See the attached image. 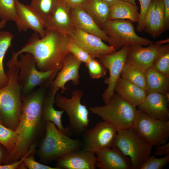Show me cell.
Listing matches in <instances>:
<instances>
[{
  "instance_id": "obj_1",
  "label": "cell",
  "mask_w": 169,
  "mask_h": 169,
  "mask_svg": "<svg viewBox=\"0 0 169 169\" xmlns=\"http://www.w3.org/2000/svg\"><path fill=\"white\" fill-rule=\"evenodd\" d=\"M53 80L51 79L30 93L22 95V111L15 130L18 137L13 151L4 163H11L19 160L26 154L36 141L43 130L46 122L42 116L44 100Z\"/></svg>"
},
{
  "instance_id": "obj_2",
  "label": "cell",
  "mask_w": 169,
  "mask_h": 169,
  "mask_svg": "<svg viewBox=\"0 0 169 169\" xmlns=\"http://www.w3.org/2000/svg\"><path fill=\"white\" fill-rule=\"evenodd\" d=\"M46 34L39 38L34 32L28 42L17 52L29 53L33 56L37 69L41 71L57 70L62 68L63 62L70 53L68 48V35L57 30L45 28Z\"/></svg>"
},
{
  "instance_id": "obj_3",
  "label": "cell",
  "mask_w": 169,
  "mask_h": 169,
  "mask_svg": "<svg viewBox=\"0 0 169 169\" xmlns=\"http://www.w3.org/2000/svg\"><path fill=\"white\" fill-rule=\"evenodd\" d=\"M18 56L14 54L7 63L8 78L7 84L0 88V122L15 130L22 111L21 89L18 81L19 72L15 62Z\"/></svg>"
},
{
  "instance_id": "obj_4",
  "label": "cell",
  "mask_w": 169,
  "mask_h": 169,
  "mask_svg": "<svg viewBox=\"0 0 169 169\" xmlns=\"http://www.w3.org/2000/svg\"><path fill=\"white\" fill-rule=\"evenodd\" d=\"M45 133L37 151L38 157L43 162L56 160L69 152L79 149L82 146V142L63 133L52 122H46Z\"/></svg>"
},
{
  "instance_id": "obj_5",
  "label": "cell",
  "mask_w": 169,
  "mask_h": 169,
  "mask_svg": "<svg viewBox=\"0 0 169 169\" xmlns=\"http://www.w3.org/2000/svg\"><path fill=\"white\" fill-rule=\"evenodd\" d=\"M136 107L114 93L105 105L91 107L90 110L111 124L117 132L132 127L137 110Z\"/></svg>"
},
{
  "instance_id": "obj_6",
  "label": "cell",
  "mask_w": 169,
  "mask_h": 169,
  "mask_svg": "<svg viewBox=\"0 0 169 169\" xmlns=\"http://www.w3.org/2000/svg\"><path fill=\"white\" fill-rule=\"evenodd\" d=\"M112 147L118 148L129 157L131 169H140L151 155L153 146L145 142L132 127L117 132Z\"/></svg>"
},
{
  "instance_id": "obj_7",
  "label": "cell",
  "mask_w": 169,
  "mask_h": 169,
  "mask_svg": "<svg viewBox=\"0 0 169 169\" xmlns=\"http://www.w3.org/2000/svg\"><path fill=\"white\" fill-rule=\"evenodd\" d=\"M83 94L81 90L76 89L72 91L69 98L58 93L54 98V104L68 116V127L72 133L79 135L86 130L90 121L88 110L81 102Z\"/></svg>"
},
{
  "instance_id": "obj_8",
  "label": "cell",
  "mask_w": 169,
  "mask_h": 169,
  "mask_svg": "<svg viewBox=\"0 0 169 169\" xmlns=\"http://www.w3.org/2000/svg\"><path fill=\"white\" fill-rule=\"evenodd\" d=\"M19 56V59H16L15 64L19 70L18 81L21 88L22 95L28 94L37 87L54 79L59 71L38 70L34 58L30 53H22Z\"/></svg>"
},
{
  "instance_id": "obj_9",
  "label": "cell",
  "mask_w": 169,
  "mask_h": 169,
  "mask_svg": "<svg viewBox=\"0 0 169 169\" xmlns=\"http://www.w3.org/2000/svg\"><path fill=\"white\" fill-rule=\"evenodd\" d=\"M101 29L110 38L109 45L118 50L125 46L141 45L147 46L154 43L138 35L134 26L130 21L123 19L108 20Z\"/></svg>"
},
{
  "instance_id": "obj_10",
  "label": "cell",
  "mask_w": 169,
  "mask_h": 169,
  "mask_svg": "<svg viewBox=\"0 0 169 169\" xmlns=\"http://www.w3.org/2000/svg\"><path fill=\"white\" fill-rule=\"evenodd\" d=\"M132 127L142 139L153 146L166 143L169 137V120L154 119L138 109Z\"/></svg>"
},
{
  "instance_id": "obj_11",
  "label": "cell",
  "mask_w": 169,
  "mask_h": 169,
  "mask_svg": "<svg viewBox=\"0 0 169 169\" xmlns=\"http://www.w3.org/2000/svg\"><path fill=\"white\" fill-rule=\"evenodd\" d=\"M129 48V46H124L112 53L103 55L99 59L109 72V76L104 81L108 86L102 95L105 104L108 102L115 93V87L120 77Z\"/></svg>"
},
{
  "instance_id": "obj_12",
  "label": "cell",
  "mask_w": 169,
  "mask_h": 169,
  "mask_svg": "<svg viewBox=\"0 0 169 169\" xmlns=\"http://www.w3.org/2000/svg\"><path fill=\"white\" fill-rule=\"evenodd\" d=\"M117 133L111 124L104 120L100 121L83 133V149L95 153L100 150L111 147Z\"/></svg>"
},
{
  "instance_id": "obj_13",
  "label": "cell",
  "mask_w": 169,
  "mask_h": 169,
  "mask_svg": "<svg viewBox=\"0 0 169 169\" xmlns=\"http://www.w3.org/2000/svg\"><path fill=\"white\" fill-rule=\"evenodd\" d=\"M82 63L70 53L65 59L62 68L52 82L48 90L56 95L59 90L64 93L67 89L65 85L71 81L74 85L80 82L79 70Z\"/></svg>"
},
{
  "instance_id": "obj_14",
  "label": "cell",
  "mask_w": 169,
  "mask_h": 169,
  "mask_svg": "<svg viewBox=\"0 0 169 169\" xmlns=\"http://www.w3.org/2000/svg\"><path fill=\"white\" fill-rule=\"evenodd\" d=\"M68 36L92 57L99 59L116 50L98 37L74 27Z\"/></svg>"
},
{
  "instance_id": "obj_15",
  "label": "cell",
  "mask_w": 169,
  "mask_h": 169,
  "mask_svg": "<svg viewBox=\"0 0 169 169\" xmlns=\"http://www.w3.org/2000/svg\"><path fill=\"white\" fill-rule=\"evenodd\" d=\"M169 39L161 40L144 47L141 45L129 46L126 62L135 65L146 71L151 67L160 47L168 43Z\"/></svg>"
},
{
  "instance_id": "obj_16",
  "label": "cell",
  "mask_w": 169,
  "mask_h": 169,
  "mask_svg": "<svg viewBox=\"0 0 169 169\" xmlns=\"http://www.w3.org/2000/svg\"><path fill=\"white\" fill-rule=\"evenodd\" d=\"M17 16L14 22L18 32L32 29L38 33L41 38L46 34L44 23L30 5L16 0Z\"/></svg>"
},
{
  "instance_id": "obj_17",
  "label": "cell",
  "mask_w": 169,
  "mask_h": 169,
  "mask_svg": "<svg viewBox=\"0 0 169 169\" xmlns=\"http://www.w3.org/2000/svg\"><path fill=\"white\" fill-rule=\"evenodd\" d=\"M169 95L151 93L146 94L138 110L149 116L163 121L169 119Z\"/></svg>"
},
{
  "instance_id": "obj_18",
  "label": "cell",
  "mask_w": 169,
  "mask_h": 169,
  "mask_svg": "<svg viewBox=\"0 0 169 169\" xmlns=\"http://www.w3.org/2000/svg\"><path fill=\"white\" fill-rule=\"evenodd\" d=\"M59 169H95L97 158L95 153L79 149L69 152L56 160Z\"/></svg>"
},
{
  "instance_id": "obj_19",
  "label": "cell",
  "mask_w": 169,
  "mask_h": 169,
  "mask_svg": "<svg viewBox=\"0 0 169 169\" xmlns=\"http://www.w3.org/2000/svg\"><path fill=\"white\" fill-rule=\"evenodd\" d=\"M95 154L97 158L96 166L100 169H131L130 158L116 147L104 148Z\"/></svg>"
},
{
  "instance_id": "obj_20",
  "label": "cell",
  "mask_w": 169,
  "mask_h": 169,
  "mask_svg": "<svg viewBox=\"0 0 169 169\" xmlns=\"http://www.w3.org/2000/svg\"><path fill=\"white\" fill-rule=\"evenodd\" d=\"M70 15L74 27L94 35L103 41H110L109 36L98 25L91 16L82 7L70 8Z\"/></svg>"
},
{
  "instance_id": "obj_21",
  "label": "cell",
  "mask_w": 169,
  "mask_h": 169,
  "mask_svg": "<svg viewBox=\"0 0 169 169\" xmlns=\"http://www.w3.org/2000/svg\"><path fill=\"white\" fill-rule=\"evenodd\" d=\"M70 8L64 0H58L55 8L45 23L46 28L57 30L69 35L74 28L70 15Z\"/></svg>"
},
{
  "instance_id": "obj_22",
  "label": "cell",
  "mask_w": 169,
  "mask_h": 169,
  "mask_svg": "<svg viewBox=\"0 0 169 169\" xmlns=\"http://www.w3.org/2000/svg\"><path fill=\"white\" fill-rule=\"evenodd\" d=\"M56 95L52 94L48 90L44 97L42 108V116L44 121L54 123L58 130L64 134L70 136L72 132L68 126L64 127L61 118L64 113L63 110H55L54 106Z\"/></svg>"
},
{
  "instance_id": "obj_23",
  "label": "cell",
  "mask_w": 169,
  "mask_h": 169,
  "mask_svg": "<svg viewBox=\"0 0 169 169\" xmlns=\"http://www.w3.org/2000/svg\"><path fill=\"white\" fill-rule=\"evenodd\" d=\"M114 91L127 102L136 106L143 102L146 95L144 90L121 77L116 83Z\"/></svg>"
},
{
  "instance_id": "obj_24",
  "label": "cell",
  "mask_w": 169,
  "mask_h": 169,
  "mask_svg": "<svg viewBox=\"0 0 169 169\" xmlns=\"http://www.w3.org/2000/svg\"><path fill=\"white\" fill-rule=\"evenodd\" d=\"M146 94L156 93L169 95V76L156 71L152 67L145 71Z\"/></svg>"
},
{
  "instance_id": "obj_25",
  "label": "cell",
  "mask_w": 169,
  "mask_h": 169,
  "mask_svg": "<svg viewBox=\"0 0 169 169\" xmlns=\"http://www.w3.org/2000/svg\"><path fill=\"white\" fill-rule=\"evenodd\" d=\"M138 9L137 5L120 0L110 7L109 20L126 19L137 23L139 17Z\"/></svg>"
},
{
  "instance_id": "obj_26",
  "label": "cell",
  "mask_w": 169,
  "mask_h": 169,
  "mask_svg": "<svg viewBox=\"0 0 169 169\" xmlns=\"http://www.w3.org/2000/svg\"><path fill=\"white\" fill-rule=\"evenodd\" d=\"M82 7L101 28L109 20L110 6L102 0H86Z\"/></svg>"
},
{
  "instance_id": "obj_27",
  "label": "cell",
  "mask_w": 169,
  "mask_h": 169,
  "mask_svg": "<svg viewBox=\"0 0 169 169\" xmlns=\"http://www.w3.org/2000/svg\"><path fill=\"white\" fill-rule=\"evenodd\" d=\"M120 77L145 90V71L140 68L125 62L123 66Z\"/></svg>"
},
{
  "instance_id": "obj_28",
  "label": "cell",
  "mask_w": 169,
  "mask_h": 169,
  "mask_svg": "<svg viewBox=\"0 0 169 169\" xmlns=\"http://www.w3.org/2000/svg\"><path fill=\"white\" fill-rule=\"evenodd\" d=\"M13 35L9 32L0 31V88L5 86L8 81V77L3 67V60L5 54L11 46Z\"/></svg>"
},
{
  "instance_id": "obj_29",
  "label": "cell",
  "mask_w": 169,
  "mask_h": 169,
  "mask_svg": "<svg viewBox=\"0 0 169 169\" xmlns=\"http://www.w3.org/2000/svg\"><path fill=\"white\" fill-rule=\"evenodd\" d=\"M57 1L58 0H31L29 5L45 24L55 8Z\"/></svg>"
},
{
  "instance_id": "obj_30",
  "label": "cell",
  "mask_w": 169,
  "mask_h": 169,
  "mask_svg": "<svg viewBox=\"0 0 169 169\" xmlns=\"http://www.w3.org/2000/svg\"><path fill=\"white\" fill-rule=\"evenodd\" d=\"M158 72L169 76V44L159 48L152 66Z\"/></svg>"
},
{
  "instance_id": "obj_31",
  "label": "cell",
  "mask_w": 169,
  "mask_h": 169,
  "mask_svg": "<svg viewBox=\"0 0 169 169\" xmlns=\"http://www.w3.org/2000/svg\"><path fill=\"white\" fill-rule=\"evenodd\" d=\"M18 137L16 130L9 128L0 122V144L5 147L9 154L14 149Z\"/></svg>"
},
{
  "instance_id": "obj_32",
  "label": "cell",
  "mask_w": 169,
  "mask_h": 169,
  "mask_svg": "<svg viewBox=\"0 0 169 169\" xmlns=\"http://www.w3.org/2000/svg\"><path fill=\"white\" fill-rule=\"evenodd\" d=\"M17 13L16 0H0L1 20L14 22Z\"/></svg>"
},
{
  "instance_id": "obj_33",
  "label": "cell",
  "mask_w": 169,
  "mask_h": 169,
  "mask_svg": "<svg viewBox=\"0 0 169 169\" xmlns=\"http://www.w3.org/2000/svg\"><path fill=\"white\" fill-rule=\"evenodd\" d=\"M156 9L154 38L158 37L165 30L164 28V12L163 0H155Z\"/></svg>"
},
{
  "instance_id": "obj_34",
  "label": "cell",
  "mask_w": 169,
  "mask_h": 169,
  "mask_svg": "<svg viewBox=\"0 0 169 169\" xmlns=\"http://www.w3.org/2000/svg\"><path fill=\"white\" fill-rule=\"evenodd\" d=\"M89 75L93 79H97L105 76L106 69L100 61L95 58H92L85 63Z\"/></svg>"
},
{
  "instance_id": "obj_35",
  "label": "cell",
  "mask_w": 169,
  "mask_h": 169,
  "mask_svg": "<svg viewBox=\"0 0 169 169\" xmlns=\"http://www.w3.org/2000/svg\"><path fill=\"white\" fill-rule=\"evenodd\" d=\"M68 48L70 53L81 63L87 62L92 58L75 41L68 36Z\"/></svg>"
},
{
  "instance_id": "obj_36",
  "label": "cell",
  "mask_w": 169,
  "mask_h": 169,
  "mask_svg": "<svg viewBox=\"0 0 169 169\" xmlns=\"http://www.w3.org/2000/svg\"><path fill=\"white\" fill-rule=\"evenodd\" d=\"M169 162V154L160 158L151 156L141 165L140 169H161Z\"/></svg>"
},
{
  "instance_id": "obj_37",
  "label": "cell",
  "mask_w": 169,
  "mask_h": 169,
  "mask_svg": "<svg viewBox=\"0 0 169 169\" xmlns=\"http://www.w3.org/2000/svg\"><path fill=\"white\" fill-rule=\"evenodd\" d=\"M36 146H34L31 147L24 158L23 162L27 168L29 169H59L56 167H51L36 161L33 155L35 151Z\"/></svg>"
},
{
  "instance_id": "obj_38",
  "label": "cell",
  "mask_w": 169,
  "mask_h": 169,
  "mask_svg": "<svg viewBox=\"0 0 169 169\" xmlns=\"http://www.w3.org/2000/svg\"><path fill=\"white\" fill-rule=\"evenodd\" d=\"M156 9L155 0H152L146 12L144 30L154 37Z\"/></svg>"
},
{
  "instance_id": "obj_39",
  "label": "cell",
  "mask_w": 169,
  "mask_h": 169,
  "mask_svg": "<svg viewBox=\"0 0 169 169\" xmlns=\"http://www.w3.org/2000/svg\"><path fill=\"white\" fill-rule=\"evenodd\" d=\"M152 0H139L140 6L139 17L136 27V31L141 32L145 27V16L146 11Z\"/></svg>"
},
{
  "instance_id": "obj_40",
  "label": "cell",
  "mask_w": 169,
  "mask_h": 169,
  "mask_svg": "<svg viewBox=\"0 0 169 169\" xmlns=\"http://www.w3.org/2000/svg\"><path fill=\"white\" fill-rule=\"evenodd\" d=\"M27 153L18 161L11 163L6 164L3 165H0V169H25L27 168L23 162L24 158Z\"/></svg>"
},
{
  "instance_id": "obj_41",
  "label": "cell",
  "mask_w": 169,
  "mask_h": 169,
  "mask_svg": "<svg viewBox=\"0 0 169 169\" xmlns=\"http://www.w3.org/2000/svg\"><path fill=\"white\" fill-rule=\"evenodd\" d=\"M154 153L155 155L159 156L169 154V142L157 146Z\"/></svg>"
},
{
  "instance_id": "obj_42",
  "label": "cell",
  "mask_w": 169,
  "mask_h": 169,
  "mask_svg": "<svg viewBox=\"0 0 169 169\" xmlns=\"http://www.w3.org/2000/svg\"><path fill=\"white\" fill-rule=\"evenodd\" d=\"M164 12V26L165 30L169 28V0H163Z\"/></svg>"
},
{
  "instance_id": "obj_43",
  "label": "cell",
  "mask_w": 169,
  "mask_h": 169,
  "mask_svg": "<svg viewBox=\"0 0 169 169\" xmlns=\"http://www.w3.org/2000/svg\"><path fill=\"white\" fill-rule=\"evenodd\" d=\"M71 7H82L86 0H64Z\"/></svg>"
},
{
  "instance_id": "obj_44",
  "label": "cell",
  "mask_w": 169,
  "mask_h": 169,
  "mask_svg": "<svg viewBox=\"0 0 169 169\" xmlns=\"http://www.w3.org/2000/svg\"><path fill=\"white\" fill-rule=\"evenodd\" d=\"M9 153L3 145L0 144V165L4 162Z\"/></svg>"
},
{
  "instance_id": "obj_45",
  "label": "cell",
  "mask_w": 169,
  "mask_h": 169,
  "mask_svg": "<svg viewBox=\"0 0 169 169\" xmlns=\"http://www.w3.org/2000/svg\"><path fill=\"white\" fill-rule=\"evenodd\" d=\"M110 7L115 4L120 0H102Z\"/></svg>"
},
{
  "instance_id": "obj_46",
  "label": "cell",
  "mask_w": 169,
  "mask_h": 169,
  "mask_svg": "<svg viewBox=\"0 0 169 169\" xmlns=\"http://www.w3.org/2000/svg\"><path fill=\"white\" fill-rule=\"evenodd\" d=\"M7 22L1 20L0 21V29L4 28L6 25Z\"/></svg>"
},
{
  "instance_id": "obj_47",
  "label": "cell",
  "mask_w": 169,
  "mask_h": 169,
  "mask_svg": "<svg viewBox=\"0 0 169 169\" xmlns=\"http://www.w3.org/2000/svg\"><path fill=\"white\" fill-rule=\"evenodd\" d=\"M122 0L125 1V2H129L135 5H136L135 0Z\"/></svg>"
}]
</instances>
